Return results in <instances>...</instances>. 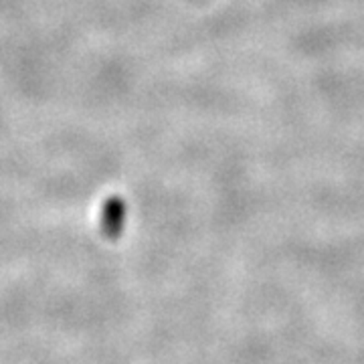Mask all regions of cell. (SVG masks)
<instances>
[{"instance_id": "cell-1", "label": "cell", "mask_w": 364, "mask_h": 364, "mask_svg": "<svg viewBox=\"0 0 364 364\" xmlns=\"http://www.w3.org/2000/svg\"><path fill=\"white\" fill-rule=\"evenodd\" d=\"M124 219H126V205L122 203V198H109L105 203L104 215H102V225H104V233L109 239H116L124 229Z\"/></svg>"}]
</instances>
